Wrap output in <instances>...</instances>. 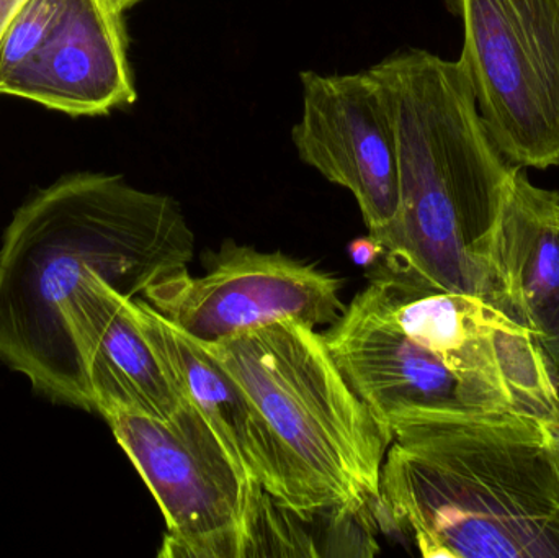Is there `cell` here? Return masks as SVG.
Returning a JSON list of instances; mask_svg holds the SVG:
<instances>
[{"label": "cell", "mask_w": 559, "mask_h": 558, "mask_svg": "<svg viewBox=\"0 0 559 558\" xmlns=\"http://www.w3.org/2000/svg\"><path fill=\"white\" fill-rule=\"evenodd\" d=\"M94 413L102 406L136 409L173 422L186 399L169 367L138 323L133 298L100 275L82 278L62 305Z\"/></svg>", "instance_id": "obj_11"}, {"label": "cell", "mask_w": 559, "mask_h": 558, "mask_svg": "<svg viewBox=\"0 0 559 558\" xmlns=\"http://www.w3.org/2000/svg\"><path fill=\"white\" fill-rule=\"evenodd\" d=\"M98 415L163 511L167 534L160 557L258 556L265 491L239 474L189 402L173 422L117 405L102 406Z\"/></svg>", "instance_id": "obj_5"}, {"label": "cell", "mask_w": 559, "mask_h": 558, "mask_svg": "<svg viewBox=\"0 0 559 558\" xmlns=\"http://www.w3.org/2000/svg\"><path fill=\"white\" fill-rule=\"evenodd\" d=\"M544 347L545 356L550 364L551 373H554L555 385L559 393V318L554 330L548 331L544 336L538 337Z\"/></svg>", "instance_id": "obj_15"}, {"label": "cell", "mask_w": 559, "mask_h": 558, "mask_svg": "<svg viewBox=\"0 0 559 558\" xmlns=\"http://www.w3.org/2000/svg\"><path fill=\"white\" fill-rule=\"evenodd\" d=\"M479 114L514 166L559 164V0H447Z\"/></svg>", "instance_id": "obj_6"}, {"label": "cell", "mask_w": 559, "mask_h": 558, "mask_svg": "<svg viewBox=\"0 0 559 558\" xmlns=\"http://www.w3.org/2000/svg\"><path fill=\"white\" fill-rule=\"evenodd\" d=\"M205 274L180 272L144 292V300L203 344L280 321L332 327L345 311L342 281L283 252L225 241L205 259Z\"/></svg>", "instance_id": "obj_7"}, {"label": "cell", "mask_w": 559, "mask_h": 558, "mask_svg": "<svg viewBox=\"0 0 559 558\" xmlns=\"http://www.w3.org/2000/svg\"><path fill=\"white\" fill-rule=\"evenodd\" d=\"M545 428H547L548 439H550L551 448H554L555 455H557L559 464V402L557 408L554 409L550 416L544 419Z\"/></svg>", "instance_id": "obj_16"}, {"label": "cell", "mask_w": 559, "mask_h": 558, "mask_svg": "<svg viewBox=\"0 0 559 558\" xmlns=\"http://www.w3.org/2000/svg\"><path fill=\"white\" fill-rule=\"evenodd\" d=\"M140 2L141 0H108V3H110L118 13H121V15H123L128 9H131V7H134Z\"/></svg>", "instance_id": "obj_18"}, {"label": "cell", "mask_w": 559, "mask_h": 558, "mask_svg": "<svg viewBox=\"0 0 559 558\" xmlns=\"http://www.w3.org/2000/svg\"><path fill=\"white\" fill-rule=\"evenodd\" d=\"M141 330L169 367L186 402L209 423L239 474L277 503L282 472L264 419L235 377L200 341L176 327L144 298H133Z\"/></svg>", "instance_id": "obj_12"}, {"label": "cell", "mask_w": 559, "mask_h": 558, "mask_svg": "<svg viewBox=\"0 0 559 558\" xmlns=\"http://www.w3.org/2000/svg\"><path fill=\"white\" fill-rule=\"evenodd\" d=\"M59 5L61 0H23L0 38V81L38 48Z\"/></svg>", "instance_id": "obj_14"}, {"label": "cell", "mask_w": 559, "mask_h": 558, "mask_svg": "<svg viewBox=\"0 0 559 558\" xmlns=\"http://www.w3.org/2000/svg\"><path fill=\"white\" fill-rule=\"evenodd\" d=\"M381 510L426 558H559V464L544 418L442 413L390 426Z\"/></svg>", "instance_id": "obj_3"}, {"label": "cell", "mask_w": 559, "mask_h": 558, "mask_svg": "<svg viewBox=\"0 0 559 558\" xmlns=\"http://www.w3.org/2000/svg\"><path fill=\"white\" fill-rule=\"evenodd\" d=\"M0 94L74 117L134 104L121 13L108 0H61L38 48L0 81Z\"/></svg>", "instance_id": "obj_10"}, {"label": "cell", "mask_w": 559, "mask_h": 558, "mask_svg": "<svg viewBox=\"0 0 559 558\" xmlns=\"http://www.w3.org/2000/svg\"><path fill=\"white\" fill-rule=\"evenodd\" d=\"M203 346L271 432L282 472L278 504L306 521L368 526L381 510L391 436L342 376L324 334L280 321Z\"/></svg>", "instance_id": "obj_4"}, {"label": "cell", "mask_w": 559, "mask_h": 558, "mask_svg": "<svg viewBox=\"0 0 559 558\" xmlns=\"http://www.w3.org/2000/svg\"><path fill=\"white\" fill-rule=\"evenodd\" d=\"M322 334L342 376L388 432L417 416L522 412L407 337L365 290Z\"/></svg>", "instance_id": "obj_8"}, {"label": "cell", "mask_w": 559, "mask_h": 558, "mask_svg": "<svg viewBox=\"0 0 559 558\" xmlns=\"http://www.w3.org/2000/svg\"><path fill=\"white\" fill-rule=\"evenodd\" d=\"M23 0H0V38L5 33L7 26L12 22L19 7L22 5Z\"/></svg>", "instance_id": "obj_17"}, {"label": "cell", "mask_w": 559, "mask_h": 558, "mask_svg": "<svg viewBox=\"0 0 559 558\" xmlns=\"http://www.w3.org/2000/svg\"><path fill=\"white\" fill-rule=\"evenodd\" d=\"M195 236L179 203L117 174L62 177L23 203L0 248V360L55 403L94 413L62 317L85 275L127 297L189 271Z\"/></svg>", "instance_id": "obj_1"}, {"label": "cell", "mask_w": 559, "mask_h": 558, "mask_svg": "<svg viewBox=\"0 0 559 558\" xmlns=\"http://www.w3.org/2000/svg\"><path fill=\"white\" fill-rule=\"evenodd\" d=\"M394 128L400 209L377 271L419 290L489 301L491 249L519 166L492 140L460 61L403 49L367 69Z\"/></svg>", "instance_id": "obj_2"}, {"label": "cell", "mask_w": 559, "mask_h": 558, "mask_svg": "<svg viewBox=\"0 0 559 558\" xmlns=\"http://www.w3.org/2000/svg\"><path fill=\"white\" fill-rule=\"evenodd\" d=\"M489 304L538 337L559 318V193L518 167L491 249Z\"/></svg>", "instance_id": "obj_13"}, {"label": "cell", "mask_w": 559, "mask_h": 558, "mask_svg": "<svg viewBox=\"0 0 559 558\" xmlns=\"http://www.w3.org/2000/svg\"><path fill=\"white\" fill-rule=\"evenodd\" d=\"M301 117L292 140L302 163L354 195L370 236L400 209L396 136L380 85L370 72L302 71Z\"/></svg>", "instance_id": "obj_9"}]
</instances>
